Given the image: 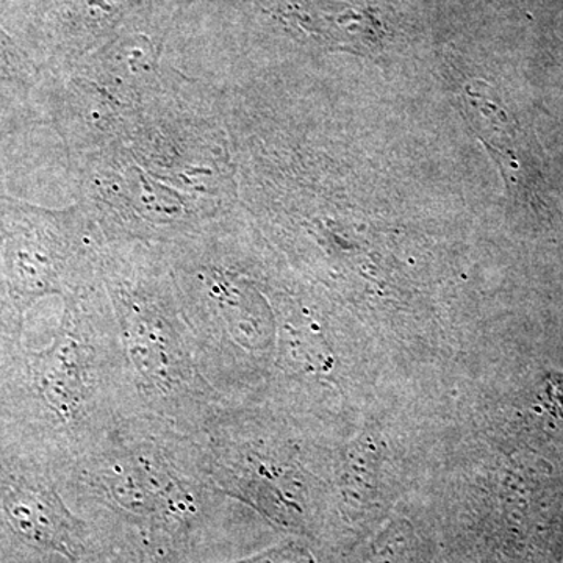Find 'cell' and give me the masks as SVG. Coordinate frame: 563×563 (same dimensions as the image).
Listing matches in <instances>:
<instances>
[{
    "instance_id": "obj_1",
    "label": "cell",
    "mask_w": 563,
    "mask_h": 563,
    "mask_svg": "<svg viewBox=\"0 0 563 563\" xmlns=\"http://www.w3.org/2000/svg\"><path fill=\"white\" fill-rule=\"evenodd\" d=\"M74 173L79 202L107 243L169 246L239 207L220 90L173 68Z\"/></svg>"
},
{
    "instance_id": "obj_2",
    "label": "cell",
    "mask_w": 563,
    "mask_h": 563,
    "mask_svg": "<svg viewBox=\"0 0 563 563\" xmlns=\"http://www.w3.org/2000/svg\"><path fill=\"white\" fill-rule=\"evenodd\" d=\"M62 301L49 344L22 343L0 376V420L41 448L55 473L139 415L102 282Z\"/></svg>"
},
{
    "instance_id": "obj_3",
    "label": "cell",
    "mask_w": 563,
    "mask_h": 563,
    "mask_svg": "<svg viewBox=\"0 0 563 563\" xmlns=\"http://www.w3.org/2000/svg\"><path fill=\"white\" fill-rule=\"evenodd\" d=\"M101 277L140 417L195 435L228 401L199 366L168 252L158 244L106 243Z\"/></svg>"
},
{
    "instance_id": "obj_4",
    "label": "cell",
    "mask_w": 563,
    "mask_h": 563,
    "mask_svg": "<svg viewBox=\"0 0 563 563\" xmlns=\"http://www.w3.org/2000/svg\"><path fill=\"white\" fill-rule=\"evenodd\" d=\"M62 493L151 532L168 544L190 531L220 496L195 439L168 422L131 417L55 473Z\"/></svg>"
},
{
    "instance_id": "obj_5",
    "label": "cell",
    "mask_w": 563,
    "mask_h": 563,
    "mask_svg": "<svg viewBox=\"0 0 563 563\" xmlns=\"http://www.w3.org/2000/svg\"><path fill=\"white\" fill-rule=\"evenodd\" d=\"M235 210L165 246L199 366L233 404L255 379L269 347L266 303L233 236Z\"/></svg>"
},
{
    "instance_id": "obj_6",
    "label": "cell",
    "mask_w": 563,
    "mask_h": 563,
    "mask_svg": "<svg viewBox=\"0 0 563 563\" xmlns=\"http://www.w3.org/2000/svg\"><path fill=\"white\" fill-rule=\"evenodd\" d=\"M84 203L47 209L0 192V262L22 321L41 299L101 284L106 246Z\"/></svg>"
},
{
    "instance_id": "obj_7",
    "label": "cell",
    "mask_w": 563,
    "mask_h": 563,
    "mask_svg": "<svg viewBox=\"0 0 563 563\" xmlns=\"http://www.w3.org/2000/svg\"><path fill=\"white\" fill-rule=\"evenodd\" d=\"M0 525L22 547L60 554L69 563H98L90 526L69 509L51 459L0 420Z\"/></svg>"
},
{
    "instance_id": "obj_8",
    "label": "cell",
    "mask_w": 563,
    "mask_h": 563,
    "mask_svg": "<svg viewBox=\"0 0 563 563\" xmlns=\"http://www.w3.org/2000/svg\"><path fill=\"white\" fill-rule=\"evenodd\" d=\"M465 114L474 132L484 141L493 158L498 163L509 190H517L521 179L515 124L498 101L490 85L473 81L465 87Z\"/></svg>"
},
{
    "instance_id": "obj_9",
    "label": "cell",
    "mask_w": 563,
    "mask_h": 563,
    "mask_svg": "<svg viewBox=\"0 0 563 563\" xmlns=\"http://www.w3.org/2000/svg\"><path fill=\"white\" fill-rule=\"evenodd\" d=\"M24 321L21 320L7 288L0 262V376L24 343Z\"/></svg>"
},
{
    "instance_id": "obj_10",
    "label": "cell",
    "mask_w": 563,
    "mask_h": 563,
    "mask_svg": "<svg viewBox=\"0 0 563 563\" xmlns=\"http://www.w3.org/2000/svg\"><path fill=\"white\" fill-rule=\"evenodd\" d=\"M31 74L27 66L22 63L21 58L10 51L3 41H0V85H27Z\"/></svg>"
}]
</instances>
